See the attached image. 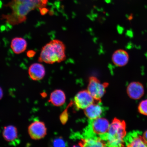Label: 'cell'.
Segmentation results:
<instances>
[{"instance_id": "44dd1931", "label": "cell", "mask_w": 147, "mask_h": 147, "mask_svg": "<svg viewBox=\"0 0 147 147\" xmlns=\"http://www.w3.org/2000/svg\"><path fill=\"white\" fill-rule=\"evenodd\" d=\"M40 13H41L42 15H45V14L47 13L49 11L48 9L46 8L45 7H44V8L40 9Z\"/></svg>"}, {"instance_id": "5b68a950", "label": "cell", "mask_w": 147, "mask_h": 147, "mask_svg": "<svg viewBox=\"0 0 147 147\" xmlns=\"http://www.w3.org/2000/svg\"><path fill=\"white\" fill-rule=\"evenodd\" d=\"M107 84L102 83L95 77L90 79L88 91L95 100H99L103 96L105 92Z\"/></svg>"}, {"instance_id": "603a6c76", "label": "cell", "mask_w": 147, "mask_h": 147, "mask_svg": "<svg viewBox=\"0 0 147 147\" xmlns=\"http://www.w3.org/2000/svg\"><path fill=\"white\" fill-rule=\"evenodd\" d=\"M3 89L1 87H0V100L3 98Z\"/></svg>"}, {"instance_id": "8fae6325", "label": "cell", "mask_w": 147, "mask_h": 147, "mask_svg": "<svg viewBox=\"0 0 147 147\" xmlns=\"http://www.w3.org/2000/svg\"><path fill=\"white\" fill-rule=\"evenodd\" d=\"M84 110L86 116L90 120L101 117L104 112L103 107L98 103L94 102Z\"/></svg>"}, {"instance_id": "5bb4252c", "label": "cell", "mask_w": 147, "mask_h": 147, "mask_svg": "<svg viewBox=\"0 0 147 147\" xmlns=\"http://www.w3.org/2000/svg\"><path fill=\"white\" fill-rule=\"evenodd\" d=\"M66 96L63 91L56 90L51 94L49 102L55 106H60L65 103Z\"/></svg>"}, {"instance_id": "2e32d148", "label": "cell", "mask_w": 147, "mask_h": 147, "mask_svg": "<svg viewBox=\"0 0 147 147\" xmlns=\"http://www.w3.org/2000/svg\"><path fill=\"white\" fill-rule=\"evenodd\" d=\"M17 2L25 3L32 7L34 9L38 8L40 10L45 7L48 0H12Z\"/></svg>"}, {"instance_id": "7402d4cb", "label": "cell", "mask_w": 147, "mask_h": 147, "mask_svg": "<svg viewBox=\"0 0 147 147\" xmlns=\"http://www.w3.org/2000/svg\"><path fill=\"white\" fill-rule=\"evenodd\" d=\"M142 137L145 143L147 145V130L143 134Z\"/></svg>"}, {"instance_id": "7c38bea8", "label": "cell", "mask_w": 147, "mask_h": 147, "mask_svg": "<svg viewBox=\"0 0 147 147\" xmlns=\"http://www.w3.org/2000/svg\"><path fill=\"white\" fill-rule=\"evenodd\" d=\"M2 135L3 139L7 142H14L18 139V129L12 125L5 126L3 128Z\"/></svg>"}, {"instance_id": "277c9868", "label": "cell", "mask_w": 147, "mask_h": 147, "mask_svg": "<svg viewBox=\"0 0 147 147\" xmlns=\"http://www.w3.org/2000/svg\"><path fill=\"white\" fill-rule=\"evenodd\" d=\"M28 133L31 138L38 140L44 138L47 134V128L45 123L36 120L31 123L28 128Z\"/></svg>"}, {"instance_id": "8992f818", "label": "cell", "mask_w": 147, "mask_h": 147, "mask_svg": "<svg viewBox=\"0 0 147 147\" xmlns=\"http://www.w3.org/2000/svg\"><path fill=\"white\" fill-rule=\"evenodd\" d=\"M94 100L88 90H83L77 94L74 99V103L78 109H85L94 102Z\"/></svg>"}, {"instance_id": "30bf717a", "label": "cell", "mask_w": 147, "mask_h": 147, "mask_svg": "<svg viewBox=\"0 0 147 147\" xmlns=\"http://www.w3.org/2000/svg\"><path fill=\"white\" fill-rule=\"evenodd\" d=\"M129 57L127 51L122 49H117L113 53L112 61L117 67H123L128 63Z\"/></svg>"}, {"instance_id": "ba28073f", "label": "cell", "mask_w": 147, "mask_h": 147, "mask_svg": "<svg viewBox=\"0 0 147 147\" xmlns=\"http://www.w3.org/2000/svg\"><path fill=\"white\" fill-rule=\"evenodd\" d=\"M127 93L130 98L134 100H139L144 94V86L140 82H132L129 84L127 88Z\"/></svg>"}, {"instance_id": "3957f363", "label": "cell", "mask_w": 147, "mask_h": 147, "mask_svg": "<svg viewBox=\"0 0 147 147\" xmlns=\"http://www.w3.org/2000/svg\"><path fill=\"white\" fill-rule=\"evenodd\" d=\"M110 125L107 119L101 117L90 120L88 135L95 136L103 139L107 133Z\"/></svg>"}, {"instance_id": "cb8c5ba5", "label": "cell", "mask_w": 147, "mask_h": 147, "mask_svg": "<svg viewBox=\"0 0 147 147\" xmlns=\"http://www.w3.org/2000/svg\"><path fill=\"white\" fill-rule=\"evenodd\" d=\"M60 1H61V0H60Z\"/></svg>"}, {"instance_id": "d6986e66", "label": "cell", "mask_w": 147, "mask_h": 147, "mask_svg": "<svg viewBox=\"0 0 147 147\" xmlns=\"http://www.w3.org/2000/svg\"><path fill=\"white\" fill-rule=\"evenodd\" d=\"M68 119L67 111L65 110L60 116V120L63 124L65 123Z\"/></svg>"}, {"instance_id": "6da1fadb", "label": "cell", "mask_w": 147, "mask_h": 147, "mask_svg": "<svg viewBox=\"0 0 147 147\" xmlns=\"http://www.w3.org/2000/svg\"><path fill=\"white\" fill-rule=\"evenodd\" d=\"M65 49L63 42L58 40H52L42 47L38 61L49 64L60 63L65 59Z\"/></svg>"}, {"instance_id": "ffe728a7", "label": "cell", "mask_w": 147, "mask_h": 147, "mask_svg": "<svg viewBox=\"0 0 147 147\" xmlns=\"http://www.w3.org/2000/svg\"><path fill=\"white\" fill-rule=\"evenodd\" d=\"M36 53L35 51H29L27 53V56L29 58L33 57L35 56Z\"/></svg>"}, {"instance_id": "4fadbf2b", "label": "cell", "mask_w": 147, "mask_h": 147, "mask_svg": "<svg viewBox=\"0 0 147 147\" xmlns=\"http://www.w3.org/2000/svg\"><path fill=\"white\" fill-rule=\"evenodd\" d=\"M27 41L22 38H15L11 42V49L16 54H21L24 52L27 49Z\"/></svg>"}, {"instance_id": "9a60e30c", "label": "cell", "mask_w": 147, "mask_h": 147, "mask_svg": "<svg viewBox=\"0 0 147 147\" xmlns=\"http://www.w3.org/2000/svg\"><path fill=\"white\" fill-rule=\"evenodd\" d=\"M82 146L86 147H103L107 146L105 141L100 137L88 135L83 139Z\"/></svg>"}, {"instance_id": "e0dca14e", "label": "cell", "mask_w": 147, "mask_h": 147, "mask_svg": "<svg viewBox=\"0 0 147 147\" xmlns=\"http://www.w3.org/2000/svg\"><path fill=\"white\" fill-rule=\"evenodd\" d=\"M50 144L51 146L54 147H65L67 144L64 140L60 137L55 138L52 139L50 142Z\"/></svg>"}, {"instance_id": "52a82bcc", "label": "cell", "mask_w": 147, "mask_h": 147, "mask_svg": "<svg viewBox=\"0 0 147 147\" xmlns=\"http://www.w3.org/2000/svg\"><path fill=\"white\" fill-rule=\"evenodd\" d=\"M125 144L130 147H147L143 139L142 134L139 131H134L126 135L124 139Z\"/></svg>"}, {"instance_id": "9c48e42d", "label": "cell", "mask_w": 147, "mask_h": 147, "mask_svg": "<svg viewBox=\"0 0 147 147\" xmlns=\"http://www.w3.org/2000/svg\"><path fill=\"white\" fill-rule=\"evenodd\" d=\"M30 78L34 81H39L45 76L46 71L45 67L41 63H33L29 67L28 71Z\"/></svg>"}, {"instance_id": "7a4b0ae2", "label": "cell", "mask_w": 147, "mask_h": 147, "mask_svg": "<svg viewBox=\"0 0 147 147\" xmlns=\"http://www.w3.org/2000/svg\"><path fill=\"white\" fill-rule=\"evenodd\" d=\"M126 135L125 123L123 121L115 119L110 124L107 133L103 139L108 146H124Z\"/></svg>"}, {"instance_id": "ac0fdd59", "label": "cell", "mask_w": 147, "mask_h": 147, "mask_svg": "<svg viewBox=\"0 0 147 147\" xmlns=\"http://www.w3.org/2000/svg\"><path fill=\"white\" fill-rule=\"evenodd\" d=\"M138 109L141 114L147 116V99L143 100L140 103Z\"/></svg>"}]
</instances>
